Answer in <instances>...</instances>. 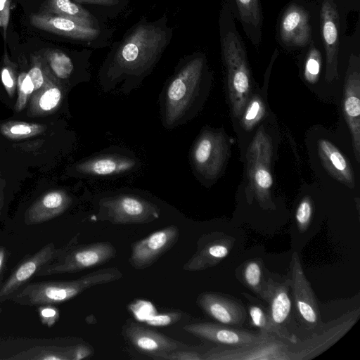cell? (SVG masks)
Instances as JSON below:
<instances>
[{
    "instance_id": "obj_1",
    "label": "cell",
    "mask_w": 360,
    "mask_h": 360,
    "mask_svg": "<svg viewBox=\"0 0 360 360\" xmlns=\"http://www.w3.org/2000/svg\"><path fill=\"white\" fill-rule=\"evenodd\" d=\"M172 28L165 17L155 22L142 20L109 53L98 72L104 92L117 89L129 94L152 72L169 44Z\"/></svg>"
},
{
    "instance_id": "obj_2",
    "label": "cell",
    "mask_w": 360,
    "mask_h": 360,
    "mask_svg": "<svg viewBox=\"0 0 360 360\" xmlns=\"http://www.w3.org/2000/svg\"><path fill=\"white\" fill-rule=\"evenodd\" d=\"M205 58L198 53L181 58L159 96L161 122L172 129L189 122L197 113L204 89Z\"/></svg>"
},
{
    "instance_id": "obj_3",
    "label": "cell",
    "mask_w": 360,
    "mask_h": 360,
    "mask_svg": "<svg viewBox=\"0 0 360 360\" xmlns=\"http://www.w3.org/2000/svg\"><path fill=\"white\" fill-rule=\"evenodd\" d=\"M58 127L52 120L0 122V154L24 168L49 166L53 155H58Z\"/></svg>"
},
{
    "instance_id": "obj_4",
    "label": "cell",
    "mask_w": 360,
    "mask_h": 360,
    "mask_svg": "<svg viewBox=\"0 0 360 360\" xmlns=\"http://www.w3.org/2000/svg\"><path fill=\"white\" fill-rule=\"evenodd\" d=\"M122 276L119 269L108 267L92 271L75 280L31 283L19 290L9 300L24 306L61 304L91 287L115 281Z\"/></svg>"
},
{
    "instance_id": "obj_5",
    "label": "cell",
    "mask_w": 360,
    "mask_h": 360,
    "mask_svg": "<svg viewBox=\"0 0 360 360\" xmlns=\"http://www.w3.org/2000/svg\"><path fill=\"white\" fill-rule=\"evenodd\" d=\"M221 42L231 106L234 117L240 118L248 102L251 77L245 49L232 20L231 27L221 34Z\"/></svg>"
},
{
    "instance_id": "obj_6",
    "label": "cell",
    "mask_w": 360,
    "mask_h": 360,
    "mask_svg": "<svg viewBox=\"0 0 360 360\" xmlns=\"http://www.w3.org/2000/svg\"><path fill=\"white\" fill-rule=\"evenodd\" d=\"M116 248L108 242L73 246L70 243L52 262L42 266L35 276L75 273L102 265L116 256Z\"/></svg>"
},
{
    "instance_id": "obj_7",
    "label": "cell",
    "mask_w": 360,
    "mask_h": 360,
    "mask_svg": "<svg viewBox=\"0 0 360 360\" xmlns=\"http://www.w3.org/2000/svg\"><path fill=\"white\" fill-rule=\"evenodd\" d=\"M272 143L269 135L259 129L247 151L248 175L256 198L263 209H275L271 198Z\"/></svg>"
},
{
    "instance_id": "obj_8",
    "label": "cell",
    "mask_w": 360,
    "mask_h": 360,
    "mask_svg": "<svg viewBox=\"0 0 360 360\" xmlns=\"http://www.w3.org/2000/svg\"><path fill=\"white\" fill-rule=\"evenodd\" d=\"M228 144L223 133L205 129L198 136L190 152L195 174L204 179H216L228 157Z\"/></svg>"
},
{
    "instance_id": "obj_9",
    "label": "cell",
    "mask_w": 360,
    "mask_h": 360,
    "mask_svg": "<svg viewBox=\"0 0 360 360\" xmlns=\"http://www.w3.org/2000/svg\"><path fill=\"white\" fill-rule=\"evenodd\" d=\"M99 206L107 220L116 225L146 224L158 219L160 208L140 196L120 194L102 198Z\"/></svg>"
},
{
    "instance_id": "obj_10",
    "label": "cell",
    "mask_w": 360,
    "mask_h": 360,
    "mask_svg": "<svg viewBox=\"0 0 360 360\" xmlns=\"http://www.w3.org/2000/svg\"><path fill=\"white\" fill-rule=\"evenodd\" d=\"M290 288V278L278 281L269 276L265 281L261 299L268 303L266 309L276 336L294 344L297 341V338L289 329L292 318Z\"/></svg>"
},
{
    "instance_id": "obj_11",
    "label": "cell",
    "mask_w": 360,
    "mask_h": 360,
    "mask_svg": "<svg viewBox=\"0 0 360 360\" xmlns=\"http://www.w3.org/2000/svg\"><path fill=\"white\" fill-rule=\"evenodd\" d=\"M359 310L352 311L328 323L322 333L288 347V360L311 359L327 349L342 337L356 323Z\"/></svg>"
},
{
    "instance_id": "obj_12",
    "label": "cell",
    "mask_w": 360,
    "mask_h": 360,
    "mask_svg": "<svg viewBox=\"0 0 360 360\" xmlns=\"http://www.w3.org/2000/svg\"><path fill=\"white\" fill-rule=\"evenodd\" d=\"M290 264V288L297 319L307 328L314 330L320 325L319 307L296 252H293Z\"/></svg>"
},
{
    "instance_id": "obj_13",
    "label": "cell",
    "mask_w": 360,
    "mask_h": 360,
    "mask_svg": "<svg viewBox=\"0 0 360 360\" xmlns=\"http://www.w3.org/2000/svg\"><path fill=\"white\" fill-rule=\"evenodd\" d=\"M282 340L271 337L245 347L217 345L204 352L203 360H288V345Z\"/></svg>"
},
{
    "instance_id": "obj_14",
    "label": "cell",
    "mask_w": 360,
    "mask_h": 360,
    "mask_svg": "<svg viewBox=\"0 0 360 360\" xmlns=\"http://www.w3.org/2000/svg\"><path fill=\"white\" fill-rule=\"evenodd\" d=\"M179 236V228L175 225H169L136 241L131 245L129 258L130 265L137 270L150 266L173 248Z\"/></svg>"
},
{
    "instance_id": "obj_15",
    "label": "cell",
    "mask_w": 360,
    "mask_h": 360,
    "mask_svg": "<svg viewBox=\"0 0 360 360\" xmlns=\"http://www.w3.org/2000/svg\"><path fill=\"white\" fill-rule=\"evenodd\" d=\"M183 329L199 338L221 346L240 347L269 339L274 335L255 333L246 330L231 328L221 323L198 322L185 325Z\"/></svg>"
},
{
    "instance_id": "obj_16",
    "label": "cell",
    "mask_w": 360,
    "mask_h": 360,
    "mask_svg": "<svg viewBox=\"0 0 360 360\" xmlns=\"http://www.w3.org/2000/svg\"><path fill=\"white\" fill-rule=\"evenodd\" d=\"M139 167L136 158L120 153H100L90 156L67 170L71 176L79 177H110L126 174Z\"/></svg>"
},
{
    "instance_id": "obj_17",
    "label": "cell",
    "mask_w": 360,
    "mask_h": 360,
    "mask_svg": "<svg viewBox=\"0 0 360 360\" xmlns=\"http://www.w3.org/2000/svg\"><path fill=\"white\" fill-rule=\"evenodd\" d=\"M65 247L57 248L53 243H49L34 255L24 258L0 287V303L9 300L42 266L55 259Z\"/></svg>"
},
{
    "instance_id": "obj_18",
    "label": "cell",
    "mask_w": 360,
    "mask_h": 360,
    "mask_svg": "<svg viewBox=\"0 0 360 360\" xmlns=\"http://www.w3.org/2000/svg\"><path fill=\"white\" fill-rule=\"evenodd\" d=\"M235 239L222 232H212L202 236L197 242V249L184 264L183 269L202 271L218 264L227 257L233 247Z\"/></svg>"
},
{
    "instance_id": "obj_19",
    "label": "cell",
    "mask_w": 360,
    "mask_h": 360,
    "mask_svg": "<svg viewBox=\"0 0 360 360\" xmlns=\"http://www.w3.org/2000/svg\"><path fill=\"white\" fill-rule=\"evenodd\" d=\"M122 335L136 349L149 357L191 347L189 345L129 320L123 327Z\"/></svg>"
},
{
    "instance_id": "obj_20",
    "label": "cell",
    "mask_w": 360,
    "mask_h": 360,
    "mask_svg": "<svg viewBox=\"0 0 360 360\" xmlns=\"http://www.w3.org/2000/svg\"><path fill=\"white\" fill-rule=\"evenodd\" d=\"M359 59L350 58L347 72L343 99V112L349 129L354 156L360 160V74L357 67Z\"/></svg>"
},
{
    "instance_id": "obj_21",
    "label": "cell",
    "mask_w": 360,
    "mask_h": 360,
    "mask_svg": "<svg viewBox=\"0 0 360 360\" xmlns=\"http://www.w3.org/2000/svg\"><path fill=\"white\" fill-rule=\"evenodd\" d=\"M321 30L326 55V79L332 81L338 77L340 17L333 0H324L321 11Z\"/></svg>"
},
{
    "instance_id": "obj_22",
    "label": "cell",
    "mask_w": 360,
    "mask_h": 360,
    "mask_svg": "<svg viewBox=\"0 0 360 360\" xmlns=\"http://www.w3.org/2000/svg\"><path fill=\"white\" fill-rule=\"evenodd\" d=\"M196 303L210 317L225 326H240L247 319V311L243 304L220 294L200 293Z\"/></svg>"
},
{
    "instance_id": "obj_23",
    "label": "cell",
    "mask_w": 360,
    "mask_h": 360,
    "mask_svg": "<svg viewBox=\"0 0 360 360\" xmlns=\"http://www.w3.org/2000/svg\"><path fill=\"white\" fill-rule=\"evenodd\" d=\"M44 83L30 103V115L45 116L60 110L67 105L70 91L51 72L46 62L44 63Z\"/></svg>"
},
{
    "instance_id": "obj_24",
    "label": "cell",
    "mask_w": 360,
    "mask_h": 360,
    "mask_svg": "<svg viewBox=\"0 0 360 360\" xmlns=\"http://www.w3.org/2000/svg\"><path fill=\"white\" fill-rule=\"evenodd\" d=\"M30 22L38 29L82 41H92L100 34L98 29L84 26L68 18L49 13L32 14Z\"/></svg>"
},
{
    "instance_id": "obj_25",
    "label": "cell",
    "mask_w": 360,
    "mask_h": 360,
    "mask_svg": "<svg viewBox=\"0 0 360 360\" xmlns=\"http://www.w3.org/2000/svg\"><path fill=\"white\" fill-rule=\"evenodd\" d=\"M281 40L288 46H304L311 39L309 15L302 7L292 4L281 19L279 25Z\"/></svg>"
},
{
    "instance_id": "obj_26",
    "label": "cell",
    "mask_w": 360,
    "mask_h": 360,
    "mask_svg": "<svg viewBox=\"0 0 360 360\" xmlns=\"http://www.w3.org/2000/svg\"><path fill=\"white\" fill-rule=\"evenodd\" d=\"M72 203V198L65 191H50L26 210L25 222L27 225H37L51 220L65 212Z\"/></svg>"
},
{
    "instance_id": "obj_27",
    "label": "cell",
    "mask_w": 360,
    "mask_h": 360,
    "mask_svg": "<svg viewBox=\"0 0 360 360\" xmlns=\"http://www.w3.org/2000/svg\"><path fill=\"white\" fill-rule=\"evenodd\" d=\"M317 145L321 162L328 172L336 180L353 188V172L344 155L328 140L319 139Z\"/></svg>"
},
{
    "instance_id": "obj_28",
    "label": "cell",
    "mask_w": 360,
    "mask_h": 360,
    "mask_svg": "<svg viewBox=\"0 0 360 360\" xmlns=\"http://www.w3.org/2000/svg\"><path fill=\"white\" fill-rule=\"evenodd\" d=\"M46 63L53 75L68 89L83 82L76 75V65L73 60L65 52L49 49L44 52Z\"/></svg>"
},
{
    "instance_id": "obj_29",
    "label": "cell",
    "mask_w": 360,
    "mask_h": 360,
    "mask_svg": "<svg viewBox=\"0 0 360 360\" xmlns=\"http://www.w3.org/2000/svg\"><path fill=\"white\" fill-rule=\"evenodd\" d=\"M46 13L72 20L84 26L98 29L96 18L85 8L71 0H46Z\"/></svg>"
},
{
    "instance_id": "obj_30",
    "label": "cell",
    "mask_w": 360,
    "mask_h": 360,
    "mask_svg": "<svg viewBox=\"0 0 360 360\" xmlns=\"http://www.w3.org/2000/svg\"><path fill=\"white\" fill-rule=\"evenodd\" d=\"M25 168L1 155L0 159V214L5 205L6 194L11 188H17L21 183Z\"/></svg>"
},
{
    "instance_id": "obj_31",
    "label": "cell",
    "mask_w": 360,
    "mask_h": 360,
    "mask_svg": "<svg viewBox=\"0 0 360 360\" xmlns=\"http://www.w3.org/2000/svg\"><path fill=\"white\" fill-rule=\"evenodd\" d=\"M75 347V345L69 347H39L23 352L22 353L13 356L12 359L73 360Z\"/></svg>"
},
{
    "instance_id": "obj_32",
    "label": "cell",
    "mask_w": 360,
    "mask_h": 360,
    "mask_svg": "<svg viewBox=\"0 0 360 360\" xmlns=\"http://www.w3.org/2000/svg\"><path fill=\"white\" fill-rule=\"evenodd\" d=\"M264 265L259 259H252L243 264L241 270V282L260 298L265 281L263 279Z\"/></svg>"
},
{
    "instance_id": "obj_33",
    "label": "cell",
    "mask_w": 360,
    "mask_h": 360,
    "mask_svg": "<svg viewBox=\"0 0 360 360\" xmlns=\"http://www.w3.org/2000/svg\"><path fill=\"white\" fill-rule=\"evenodd\" d=\"M248 300V311L250 324L259 330L260 333L276 336L270 322L267 309L248 294L243 293ZM278 338V337H277Z\"/></svg>"
},
{
    "instance_id": "obj_34",
    "label": "cell",
    "mask_w": 360,
    "mask_h": 360,
    "mask_svg": "<svg viewBox=\"0 0 360 360\" xmlns=\"http://www.w3.org/2000/svg\"><path fill=\"white\" fill-rule=\"evenodd\" d=\"M265 105L260 96H254L245 105L240 116V124L246 131L254 128L265 115Z\"/></svg>"
},
{
    "instance_id": "obj_35",
    "label": "cell",
    "mask_w": 360,
    "mask_h": 360,
    "mask_svg": "<svg viewBox=\"0 0 360 360\" xmlns=\"http://www.w3.org/2000/svg\"><path fill=\"white\" fill-rule=\"evenodd\" d=\"M241 22L244 24L260 28L262 12L260 0H234Z\"/></svg>"
},
{
    "instance_id": "obj_36",
    "label": "cell",
    "mask_w": 360,
    "mask_h": 360,
    "mask_svg": "<svg viewBox=\"0 0 360 360\" xmlns=\"http://www.w3.org/2000/svg\"><path fill=\"white\" fill-rule=\"evenodd\" d=\"M18 77L15 66L10 60L6 51L4 52L3 65L0 71L1 84L4 90L1 93L6 98L13 99L18 93Z\"/></svg>"
},
{
    "instance_id": "obj_37",
    "label": "cell",
    "mask_w": 360,
    "mask_h": 360,
    "mask_svg": "<svg viewBox=\"0 0 360 360\" xmlns=\"http://www.w3.org/2000/svg\"><path fill=\"white\" fill-rule=\"evenodd\" d=\"M321 68V53L314 46H311L307 56L304 76L307 82H317Z\"/></svg>"
},
{
    "instance_id": "obj_38",
    "label": "cell",
    "mask_w": 360,
    "mask_h": 360,
    "mask_svg": "<svg viewBox=\"0 0 360 360\" xmlns=\"http://www.w3.org/2000/svg\"><path fill=\"white\" fill-rule=\"evenodd\" d=\"M183 349L152 356L150 358L157 360H203L204 352L199 349Z\"/></svg>"
},
{
    "instance_id": "obj_39",
    "label": "cell",
    "mask_w": 360,
    "mask_h": 360,
    "mask_svg": "<svg viewBox=\"0 0 360 360\" xmlns=\"http://www.w3.org/2000/svg\"><path fill=\"white\" fill-rule=\"evenodd\" d=\"M313 213V203L308 196L304 198L299 203L296 212L295 219L300 232L306 231L310 224Z\"/></svg>"
},
{
    "instance_id": "obj_40",
    "label": "cell",
    "mask_w": 360,
    "mask_h": 360,
    "mask_svg": "<svg viewBox=\"0 0 360 360\" xmlns=\"http://www.w3.org/2000/svg\"><path fill=\"white\" fill-rule=\"evenodd\" d=\"M44 63V59L40 56H34L32 67L27 73L34 86V92L40 90L44 85L45 80Z\"/></svg>"
},
{
    "instance_id": "obj_41",
    "label": "cell",
    "mask_w": 360,
    "mask_h": 360,
    "mask_svg": "<svg viewBox=\"0 0 360 360\" xmlns=\"http://www.w3.org/2000/svg\"><path fill=\"white\" fill-rule=\"evenodd\" d=\"M183 316L181 312H167L152 316L146 323L153 326H168L179 321Z\"/></svg>"
},
{
    "instance_id": "obj_42",
    "label": "cell",
    "mask_w": 360,
    "mask_h": 360,
    "mask_svg": "<svg viewBox=\"0 0 360 360\" xmlns=\"http://www.w3.org/2000/svg\"><path fill=\"white\" fill-rule=\"evenodd\" d=\"M38 313L41 323L51 327L59 318V311L58 309L51 304L40 305L38 307Z\"/></svg>"
},
{
    "instance_id": "obj_43",
    "label": "cell",
    "mask_w": 360,
    "mask_h": 360,
    "mask_svg": "<svg viewBox=\"0 0 360 360\" xmlns=\"http://www.w3.org/2000/svg\"><path fill=\"white\" fill-rule=\"evenodd\" d=\"M11 0H0V19L4 30V37H6V30L10 18Z\"/></svg>"
},
{
    "instance_id": "obj_44",
    "label": "cell",
    "mask_w": 360,
    "mask_h": 360,
    "mask_svg": "<svg viewBox=\"0 0 360 360\" xmlns=\"http://www.w3.org/2000/svg\"><path fill=\"white\" fill-rule=\"evenodd\" d=\"M94 353V348L86 344L75 345L73 360H80L89 358Z\"/></svg>"
},
{
    "instance_id": "obj_45",
    "label": "cell",
    "mask_w": 360,
    "mask_h": 360,
    "mask_svg": "<svg viewBox=\"0 0 360 360\" xmlns=\"http://www.w3.org/2000/svg\"><path fill=\"white\" fill-rule=\"evenodd\" d=\"M79 2L101 6H115L119 3V0H75Z\"/></svg>"
},
{
    "instance_id": "obj_46",
    "label": "cell",
    "mask_w": 360,
    "mask_h": 360,
    "mask_svg": "<svg viewBox=\"0 0 360 360\" xmlns=\"http://www.w3.org/2000/svg\"><path fill=\"white\" fill-rule=\"evenodd\" d=\"M7 255L8 252L6 249L3 246H0V275L4 269V264L6 261Z\"/></svg>"
},
{
    "instance_id": "obj_47",
    "label": "cell",
    "mask_w": 360,
    "mask_h": 360,
    "mask_svg": "<svg viewBox=\"0 0 360 360\" xmlns=\"http://www.w3.org/2000/svg\"><path fill=\"white\" fill-rule=\"evenodd\" d=\"M0 27H2L1 19H0Z\"/></svg>"
}]
</instances>
